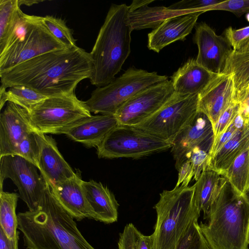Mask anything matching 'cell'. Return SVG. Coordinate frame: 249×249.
<instances>
[{"label":"cell","mask_w":249,"mask_h":249,"mask_svg":"<svg viewBox=\"0 0 249 249\" xmlns=\"http://www.w3.org/2000/svg\"><path fill=\"white\" fill-rule=\"evenodd\" d=\"M248 18V20H249V15H248V18Z\"/></svg>","instance_id":"cell-46"},{"label":"cell","mask_w":249,"mask_h":249,"mask_svg":"<svg viewBox=\"0 0 249 249\" xmlns=\"http://www.w3.org/2000/svg\"><path fill=\"white\" fill-rule=\"evenodd\" d=\"M195 186L164 190L154 206L157 220L151 235L153 249H174L191 223L200 213L194 202Z\"/></svg>","instance_id":"cell-5"},{"label":"cell","mask_w":249,"mask_h":249,"mask_svg":"<svg viewBox=\"0 0 249 249\" xmlns=\"http://www.w3.org/2000/svg\"><path fill=\"white\" fill-rule=\"evenodd\" d=\"M194 171V179L197 181L201 174L210 170V156L209 152L199 148H195L187 155Z\"/></svg>","instance_id":"cell-35"},{"label":"cell","mask_w":249,"mask_h":249,"mask_svg":"<svg viewBox=\"0 0 249 249\" xmlns=\"http://www.w3.org/2000/svg\"><path fill=\"white\" fill-rule=\"evenodd\" d=\"M153 0H135L128 6V20L132 31L155 29L166 19L193 11H175L163 6L149 7Z\"/></svg>","instance_id":"cell-23"},{"label":"cell","mask_w":249,"mask_h":249,"mask_svg":"<svg viewBox=\"0 0 249 249\" xmlns=\"http://www.w3.org/2000/svg\"><path fill=\"white\" fill-rule=\"evenodd\" d=\"M19 195L15 193L0 191V228L10 240L19 236L16 208Z\"/></svg>","instance_id":"cell-27"},{"label":"cell","mask_w":249,"mask_h":249,"mask_svg":"<svg viewBox=\"0 0 249 249\" xmlns=\"http://www.w3.org/2000/svg\"><path fill=\"white\" fill-rule=\"evenodd\" d=\"M22 12L18 0H0V53L14 33Z\"/></svg>","instance_id":"cell-28"},{"label":"cell","mask_w":249,"mask_h":249,"mask_svg":"<svg viewBox=\"0 0 249 249\" xmlns=\"http://www.w3.org/2000/svg\"><path fill=\"white\" fill-rule=\"evenodd\" d=\"M234 101L231 74L216 75L198 94V111L205 114L215 126L221 114Z\"/></svg>","instance_id":"cell-15"},{"label":"cell","mask_w":249,"mask_h":249,"mask_svg":"<svg viewBox=\"0 0 249 249\" xmlns=\"http://www.w3.org/2000/svg\"><path fill=\"white\" fill-rule=\"evenodd\" d=\"M248 124H249V123H248Z\"/></svg>","instance_id":"cell-48"},{"label":"cell","mask_w":249,"mask_h":249,"mask_svg":"<svg viewBox=\"0 0 249 249\" xmlns=\"http://www.w3.org/2000/svg\"><path fill=\"white\" fill-rule=\"evenodd\" d=\"M168 80L166 75L135 67L128 68L108 84L98 87L85 103L90 112L115 115L117 110L138 92Z\"/></svg>","instance_id":"cell-8"},{"label":"cell","mask_w":249,"mask_h":249,"mask_svg":"<svg viewBox=\"0 0 249 249\" xmlns=\"http://www.w3.org/2000/svg\"><path fill=\"white\" fill-rule=\"evenodd\" d=\"M244 195H245V197H246V198L248 199V200L249 201V188L247 190V191L245 193Z\"/></svg>","instance_id":"cell-45"},{"label":"cell","mask_w":249,"mask_h":249,"mask_svg":"<svg viewBox=\"0 0 249 249\" xmlns=\"http://www.w3.org/2000/svg\"><path fill=\"white\" fill-rule=\"evenodd\" d=\"M174 249H210L198 220L191 223Z\"/></svg>","instance_id":"cell-34"},{"label":"cell","mask_w":249,"mask_h":249,"mask_svg":"<svg viewBox=\"0 0 249 249\" xmlns=\"http://www.w3.org/2000/svg\"><path fill=\"white\" fill-rule=\"evenodd\" d=\"M222 177L236 192L245 194L249 187V147L236 158Z\"/></svg>","instance_id":"cell-30"},{"label":"cell","mask_w":249,"mask_h":249,"mask_svg":"<svg viewBox=\"0 0 249 249\" xmlns=\"http://www.w3.org/2000/svg\"><path fill=\"white\" fill-rule=\"evenodd\" d=\"M217 74L188 59L171 77L174 91L182 95L199 94Z\"/></svg>","instance_id":"cell-21"},{"label":"cell","mask_w":249,"mask_h":249,"mask_svg":"<svg viewBox=\"0 0 249 249\" xmlns=\"http://www.w3.org/2000/svg\"><path fill=\"white\" fill-rule=\"evenodd\" d=\"M41 153L39 133L32 131L16 147L14 155H18L34 164L38 169Z\"/></svg>","instance_id":"cell-33"},{"label":"cell","mask_w":249,"mask_h":249,"mask_svg":"<svg viewBox=\"0 0 249 249\" xmlns=\"http://www.w3.org/2000/svg\"><path fill=\"white\" fill-rule=\"evenodd\" d=\"M92 71L90 53L77 46L41 54L0 72V86L21 85L47 97L58 96L74 93Z\"/></svg>","instance_id":"cell-1"},{"label":"cell","mask_w":249,"mask_h":249,"mask_svg":"<svg viewBox=\"0 0 249 249\" xmlns=\"http://www.w3.org/2000/svg\"><path fill=\"white\" fill-rule=\"evenodd\" d=\"M225 180L216 172L209 170L203 172L194 184L195 204L200 213L203 212L204 219Z\"/></svg>","instance_id":"cell-26"},{"label":"cell","mask_w":249,"mask_h":249,"mask_svg":"<svg viewBox=\"0 0 249 249\" xmlns=\"http://www.w3.org/2000/svg\"><path fill=\"white\" fill-rule=\"evenodd\" d=\"M118 249H153L151 235H145L132 224H126L119 234Z\"/></svg>","instance_id":"cell-31"},{"label":"cell","mask_w":249,"mask_h":249,"mask_svg":"<svg viewBox=\"0 0 249 249\" xmlns=\"http://www.w3.org/2000/svg\"><path fill=\"white\" fill-rule=\"evenodd\" d=\"M213 140L212 124L207 117L198 111L193 121L185 127L172 142L171 153L177 170L186 160L187 155L195 148L209 153Z\"/></svg>","instance_id":"cell-14"},{"label":"cell","mask_w":249,"mask_h":249,"mask_svg":"<svg viewBox=\"0 0 249 249\" xmlns=\"http://www.w3.org/2000/svg\"><path fill=\"white\" fill-rule=\"evenodd\" d=\"M34 131L28 111L8 102L0 114V157L14 155L18 144Z\"/></svg>","instance_id":"cell-16"},{"label":"cell","mask_w":249,"mask_h":249,"mask_svg":"<svg viewBox=\"0 0 249 249\" xmlns=\"http://www.w3.org/2000/svg\"><path fill=\"white\" fill-rule=\"evenodd\" d=\"M245 124H247L238 113L227 129L212 144L209 153L210 160L224 145L231 139L236 132Z\"/></svg>","instance_id":"cell-36"},{"label":"cell","mask_w":249,"mask_h":249,"mask_svg":"<svg viewBox=\"0 0 249 249\" xmlns=\"http://www.w3.org/2000/svg\"></svg>","instance_id":"cell-49"},{"label":"cell","mask_w":249,"mask_h":249,"mask_svg":"<svg viewBox=\"0 0 249 249\" xmlns=\"http://www.w3.org/2000/svg\"><path fill=\"white\" fill-rule=\"evenodd\" d=\"M221 10L231 12L237 17L249 13V0H221L220 2L207 8L206 12Z\"/></svg>","instance_id":"cell-39"},{"label":"cell","mask_w":249,"mask_h":249,"mask_svg":"<svg viewBox=\"0 0 249 249\" xmlns=\"http://www.w3.org/2000/svg\"><path fill=\"white\" fill-rule=\"evenodd\" d=\"M204 219L199 226L210 249H249V201L226 179Z\"/></svg>","instance_id":"cell-3"},{"label":"cell","mask_w":249,"mask_h":249,"mask_svg":"<svg viewBox=\"0 0 249 249\" xmlns=\"http://www.w3.org/2000/svg\"><path fill=\"white\" fill-rule=\"evenodd\" d=\"M66 48L49 31L42 17L21 12L16 28L0 53V73L41 54Z\"/></svg>","instance_id":"cell-6"},{"label":"cell","mask_w":249,"mask_h":249,"mask_svg":"<svg viewBox=\"0 0 249 249\" xmlns=\"http://www.w3.org/2000/svg\"><path fill=\"white\" fill-rule=\"evenodd\" d=\"M42 21L51 34L66 48L77 47L72 30L67 26L63 19L52 16H46L42 17Z\"/></svg>","instance_id":"cell-32"},{"label":"cell","mask_w":249,"mask_h":249,"mask_svg":"<svg viewBox=\"0 0 249 249\" xmlns=\"http://www.w3.org/2000/svg\"><path fill=\"white\" fill-rule=\"evenodd\" d=\"M224 35L234 51L249 45V26L238 29L229 27L225 30Z\"/></svg>","instance_id":"cell-37"},{"label":"cell","mask_w":249,"mask_h":249,"mask_svg":"<svg viewBox=\"0 0 249 249\" xmlns=\"http://www.w3.org/2000/svg\"><path fill=\"white\" fill-rule=\"evenodd\" d=\"M28 112L35 130L45 134H66L92 116L85 102L79 100L75 92L47 97Z\"/></svg>","instance_id":"cell-7"},{"label":"cell","mask_w":249,"mask_h":249,"mask_svg":"<svg viewBox=\"0 0 249 249\" xmlns=\"http://www.w3.org/2000/svg\"><path fill=\"white\" fill-rule=\"evenodd\" d=\"M47 97L28 87L16 85L6 89L0 88V108H2L6 102H11L25 108L27 111L44 100Z\"/></svg>","instance_id":"cell-29"},{"label":"cell","mask_w":249,"mask_h":249,"mask_svg":"<svg viewBox=\"0 0 249 249\" xmlns=\"http://www.w3.org/2000/svg\"><path fill=\"white\" fill-rule=\"evenodd\" d=\"M19 236L14 240H10L0 228V249H18Z\"/></svg>","instance_id":"cell-42"},{"label":"cell","mask_w":249,"mask_h":249,"mask_svg":"<svg viewBox=\"0 0 249 249\" xmlns=\"http://www.w3.org/2000/svg\"><path fill=\"white\" fill-rule=\"evenodd\" d=\"M248 243H249V237H248Z\"/></svg>","instance_id":"cell-47"},{"label":"cell","mask_w":249,"mask_h":249,"mask_svg":"<svg viewBox=\"0 0 249 249\" xmlns=\"http://www.w3.org/2000/svg\"><path fill=\"white\" fill-rule=\"evenodd\" d=\"M119 124L115 115L91 116L71 128L66 135L87 147H98L107 135Z\"/></svg>","instance_id":"cell-20"},{"label":"cell","mask_w":249,"mask_h":249,"mask_svg":"<svg viewBox=\"0 0 249 249\" xmlns=\"http://www.w3.org/2000/svg\"><path fill=\"white\" fill-rule=\"evenodd\" d=\"M82 185L95 213L94 220L107 224L116 222L119 204L109 189L93 180H82Z\"/></svg>","instance_id":"cell-22"},{"label":"cell","mask_w":249,"mask_h":249,"mask_svg":"<svg viewBox=\"0 0 249 249\" xmlns=\"http://www.w3.org/2000/svg\"><path fill=\"white\" fill-rule=\"evenodd\" d=\"M239 114L245 122L248 124L249 121V92L244 100L239 104Z\"/></svg>","instance_id":"cell-43"},{"label":"cell","mask_w":249,"mask_h":249,"mask_svg":"<svg viewBox=\"0 0 249 249\" xmlns=\"http://www.w3.org/2000/svg\"><path fill=\"white\" fill-rule=\"evenodd\" d=\"M39 135L41 153L38 169L45 181L53 186L73 177L75 173L59 151L55 140L45 134L39 133Z\"/></svg>","instance_id":"cell-19"},{"label":"cell","mask_w":249,"mask_h":249,"mask_svg":"<svg viewBox=\"0 0 249 249\" xmlns=\"http://www.w3.org/2000/svg\"><path fill=\"white\" fill-rule=\"evenodd\" d=\"M80 175L75 173L72 178L51 186V192L63 209L74 219H94L95 213L84 190Z\"/></svg>","instance_id":"cell-18"},{"label":"cell","mask_w":249,"mask_h":249,"mask_svg":"<svg viewBox=\"0 0 249 249\" xmlns=\"http://www.w3.org/2000/svg\"><path fill=\"white\" fill-rule=\"evenodd\" d=\"M222 73L231 74L234 88V101L241 103L249 92V45L232 50Z\"/></svg>","instance_id":"cell-24"},{"label":"cell","mask_w":249,"mask_h":249,"mask_svg":"<svg viewBox=\"0 0 249 249\" xmlns=\"http://www.w3.org/2000/svg\"><path fill=\"white\" fill-rule=\"evenodd\" d=\"M132 31L128 20V6L112 4L90 53L92 85L101 87L115 79L130 53Z\"/></svg>","instance_id":"cell-4"},{"label":"cell","mask_w":249,"mask_h":249,"mask_svg":"<svg viewBox=\"0 0 249 249\" xmlns=\"http://www.w3.org/2000/svg\"><path fill=\"white\" fill-rule=\"evenodd\" d=\"M37 209L18 214V229L27 249H95L85 238L74 219L53 195L49 185Z\"/></svg>","instance_id":"cell-2"},{"label":"cell","mask_w":249,"mask_h":249,"mask_svg":"<svg viewBox=\"0 0 249 249\" xmlns=\"http://www.w3.org/2000/svg\"><path fill=\"white\" fill-rule=\"evenodd\" d=\"M172 144L135 126L118 124L97 147L99 158L138 159L171 148Z\"/></svg>","instance_id":"cell-9"},{"label":"cell","mask_w":249,"mask_h":249,"mask_svg":"<svg viewBox=\"0 0 249 249\" xmlns=\"http://www.w3.org/2000/svg\"><path fill=\"white\" fill-rule=\"evenodd\" d=\"M178 179L175 187H187L194 176V171L191 162L186 160L178 170Z\"/></svg>","instance_id":"cell-41"},{"label":"cell","mask_w":249,"mask_h":249,"mask_svg":"<svg viewBox=\"0 0 249 249\" xmlns=\"http://www.w3.org/2000/svg\"><path fill=\"white\" fill-rule=\"evenodd\" d=\"M33 163L17 155L0 157V186L2 191L5 179L10 178L17 186L19 197L28 211L36 210L46 187V182Z\"/></svg>","instance_id":"cell-11"},{"label":"cell","mask_w":249,"mask_h":249,"mask_svg":"<svg viewBox=\"0 0 249 249\" xmlns=\"http://www.w3.org/2000/svg\"><path fill=\"white\" fill-rule=\"evenodd\" d=\"M193 41L198 48L196 62L212 73H222L233 50L226 38L217 35L206 23L201 22L195 26Z\"/></svg>","instance_id":"cell-13"},{"label":"cell","mask_w":249,"mask_h":249,"mask_svg":"<svg viewBox=\"0 0 249 249\" xmlns=\"http://www.w3.org/2000/svg\"><path fill=\"white\" fill-rule=\"evenodd\" d=\"M249 147V126L238 130L211 160L210 170L223 176L234 160Z\"/></svg>","instance_id":"cell-25"},{"label":"cell","mask_w":249,"mask_h":249,"mask_svg":"<svg viewBox=\"0 0 249 249\" xmlns=\"http://www.w3.org/2000/svg\"><path fill=\"white\" fill-rule=\"evenodd\" d=\"M239 104H232L220 116L218 122L213 128L214 142L227 129L233 122L239 113Z\"/></svg>","instance_id":"cell-38"},{"label":"cell","mask_w":249,"mask_h":249,"mask_svg":"<svg viewBox=\"0 0 249 249\" xmlns=\"http://www.w3.org/2000/svg\"><path fill=\"white\" fill-rule=\"evenodd\" d=\"M198 104V94L182 95L174 92L157 112L135 126L172 143L178 134L196 117Z\"/></svg>","instance_id":"cell-10"},{"label":"cell","mask_w":249,"mask_h":249,"mask_svg":"<svg viewBox=\"0 0 249 249\" xmlns=\"http://www.w3.org/2000/svg\"><path fill=\"white\" fill-rule=\"evenodd\" d=\"M203 13L193 11L166 19L148 34V48L158 53L176 41L184 40L195 27L199 16Z\"/></svg>","instance_id":"cell-17"},{"label":"cell","mask_w":249,"mask_h":249,"mask_svg":"<svg viewBox=\"0 0 249 249\" xmlns=\"http://www.w3.org/2000/svg\"><path fill=\"white\" fill-rule=\"evenodd\" d=\"M221 0H183L170 5L168 8L175 11H201L206 12L209 6L214 5Z\"/></svg>","instance_id":"cell-40"},{"label":"cell","mask_w":249,"mask_h":249,"mask_svg":"<svg viewBox=\"0 0 249 249\" xmlns=\"http://www.w3.org/2000/svg\"><path fill=\"white\" fill-rule=\"evenodd\" d=\"M172 82L166 80L138 92L116 112L119 124L136 126L154 115L174 92Z\"/></svg>","instance_id":"cell-12"},{"label":"cell","mask_w":249,"mask_h":249,"mask_svg":"<svg viewBox=\"0 0 249 249\" xmlns=\"http://www.w3.org/2000/svg\"><path fill=\"white\" fill-rule=\"evenodd\" d=\"M42 0H18V2L20 6L21 5H25L28 6H31L34 4H37L40 2H42Z\"/></svg>","instance_id":"cell-44"}]
</instances>
